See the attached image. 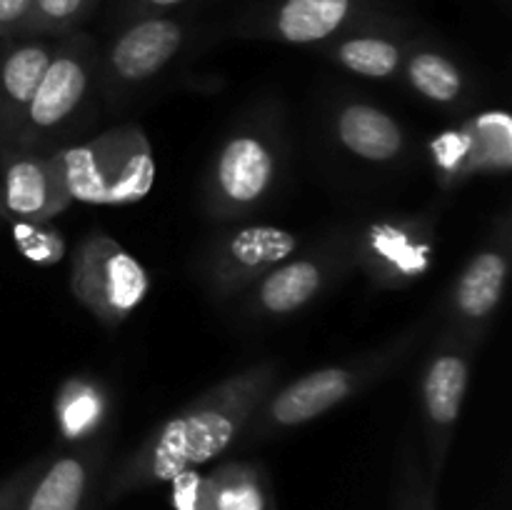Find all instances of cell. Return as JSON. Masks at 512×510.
<instances>
[{
	"label": "cell",
	"instance_id": "cell-17",
	"mask_svg": "<svg viewBox=\"0 0 512 510\" xmlns=\"http://www.w3.org/2000/svg\"><path fill=\"white\" fill-rule=\"evenodd\" d=\"M173 485L178 510H265L270 503L263 473L250 463H225L205 475L188 470Z\"/></svg>",
	"mask_w": 512,
	"mask_h": 510
},
{
	"label": "cell",
	"instance_id": "cell-12",
	"mask_svg": "<svg viewBox=\"0 0 512 510\" xmlns=\"http://www.w3.org/2000/svg\"><path fill=\"white\" fill-rule=\"evenodd\" d=\"M510 278V220L463 265L448 295V333L478 348L488 333Z\"/></svg>",
	"mask_w": 512,
	"mask_h": 510
},
{
	"label": "cell",
	"instance_id": "cell-2",
	"mask_svg": "<svg viewBox=\"0 0 512 510\" xmlns=\"http://www.w3.org/2000/svg\"><path fill=\"white\" fill-rule=\"evenodd\" d=\"M418 340L420 328H413L383 343L380 348L370 350V353L358 355V358L325 365V368L300 375L293 383L273 390L263 400L245 433L255 440H263L303 428V425L323 418L325 413L388 378L408 358Z\"/></svg>",
	"mask_w": 512,
	"mask_h": 510
},
{
	"label": "cell",
	"instance_id": "cell-19",
	"mask_svg": "<svg viewBox=\"0 0 512 510\" xmlns=\"http://www.w3.org/2000/svg\"><path fill=\"white\" fill-rule=\"evenodd\" d=\"M410 45L413 43L393 28L363 23L338 35L328 53L348 73L370 80H390L400 78Z\"/></svg>",
	"mask_w": 512,
	"mask_h": 510
},
{
	"label": "cell",
	"instance_id": "cell-24",
	"mask_svg": "<svg viewBox=\"0 0 512 510\" xmlns=\"http://www.w3.org/2000/svg\"><path fill=\"white\" fill-rule=\"evenodd\" d=\"M393 510H438V485L428 478L423 463L410 448L400 455Z\"/></svg>",
	"mask_w": 512,
	"mask_h": 510
},
{
	"label": "cell",
	"instance_id": "cell-8",
	"mask_svg": "<svg viewBox=\"0 0 512 510\" xmlns=\"http://www.w3.org/2000/svg\"><path fill=\"white\" fill-rule=\"evenodd\" d=\"M300 243V233L280 225H238L205 245L198 258V275L215 300L238 298L268 270L293 258Z\"/></svg>",
	"mask_w": 512,
	"mask_h": 510
},
{
	"label": "cell",
	"instance_id": "cell-22",
	"mask_svg": "<svg viewBox=\"0 0 512 510\" xmlns=\"http://www.w3.org/2000/svg\"><path fill=\"white\" fill-rule=\"evenodd\" d=\"M468 140L470 173H508L512 155L510 115L505 110L480 113L463 125Z\"/></svg>",
	"mask_w": 512,
	"mask_h": 510
},
{
	"label": "cell",
	"instance_id": "cell-7",
	"mask_svg": "<svg viewBox=\"0 0 512 510\" xmlns=\"http://www.w3.org/2000/svg\"><path fill=\"white\" fill-rule=\"evenodd\" d=\"M350 233H335L305 253H295L240 293V308L250 320H278L303 313L320 295L328 293L353 260Z\"/></svg>",
	"mask_w": 512,
	"mask_h": 510
},
{
	"label": "cell",
	"instance_id": "cell-21",
	"mask_svg": "<svg viewBox=\"0 0 512 510\" xmlns=\"http://www.w3.org/2000/svg\"><path fill=\"white\" fill-rule=\"evenodd\" d=\"M55 425L65 443L95 440L110 415V395L90 375H70L55 395Z\"/></svg>",
	"mask_w": 512,
	"mask_h": 510
},
{
	"label": "cell",
	"instance_id": "cell-5",
	"mask_svg": "<svg viewBox=\"0 0 512 510\" xmlns=\"http://www.w3.org/2000/svg\"><path fill=\"white\" fill-rule=\"evenodd\" d=\"M280 160V133L273 125L250 123L230 133L205 173V213L213 220L248 218L273 193Z\"/></svg>",
	"mask_w": 512,
	"mask_h": 510
},
{
	"label": "cell",
	"instance_id": "cell-15",
	"mask_svg": "<svg viewBox=\"0 0 512 510\" xmlns=\"http://www.w3.org/2000/svg\"><path fill=\"white\" fill-rule=\"evenodd\" d=\"M363 23L368 0H275L255 20L253 33L285 45H318Z\"/></svg>",
	"mask_w": 512,
	"mask_h": 510
},
{
	"label": "cell",
	"instance_id": "cell-20",
	"mask_svg": "<svg viewBox=\"0 0 512 510\" xmlns=\"http://www.w3.org/2000/svg\"><path fill=\"white\" fill-rule=\"evenodd\" d=\"M400 78L410 90L440 108H458L468 100L470 80L465 70L433 45H410Z\"/></svg>",
	"mask_w": 512,
	"mask_h": 510
},
{
	"label": "cell",
	"instance_id": "cell-27",
	"mask_svg": "<svg viewBox=\"0 0 512 510\" xmlns=\"http://www.w3.org/2000/svg\"><path fill=\"white\" fill-rule=\"evenodd\" d=\"M33 0H0V40L23 38Z\"/></svg>",
	"mask_w": 512,
	"mask_h": 510
},
{
	"label": "cell",
	"instance_id": "cell-18",
	"mask_svg": "<svg viewBox=\"0 0 512 510\" xmlns=\"http://www.w3.org/2000/svg\"><path fill=\"white\" fill-rule=\"evenodd\" d=\"M333 135L343 150L368 163H393L408 145L398 120L365 100H345L335 110Z\"/></svg>",
	"mask_w": 512,
	"mask_h": 510
},
{
	"label": "cell",
	"instance_id": "cell-14",
	"mask_svg": "<svg viewBox=\"0 0 512 510\" xmlns=\"http://www.w3.org/2000/svg\"><path fill=\"white\" fill-rule=\"evenodd\" d=\"M105 468V440L78 443L45 458L25 488L18 510H93Z\"/></svg>",
	"mask_w": 512,
	"mask_h": 510
},
{
	"label": "cell",
	"instance_id": "cell-13",
	"mask_svg": "<svg viewBox=\"0 0 512 510\" xmlns=\"http://www.w3.org/2000/svg\"><path fill=\"white\" fill-rule=\"evenodd\" d=\"M58 155L33 150L0 153V215L13 223H50L70 208Z\"/></svg>",
	"mask_w": 512,
	"mask_h": 510
},
{
	"label": "cell",
	"instance_id": "cell-9",
	"mask_svg": "<svg viewBox=\"0 0 512 510\" xmlns=\"http://www.w3.org/2000/svg\"><path fill=\"white\" fill-rule=\"evenodd\" d=\"M473 355L475 348L445 330L420 373V410H423V433L428 448L425 473L435 485L440 483L458 430L460 410L470 388Z\"/></svg>",
	"mask_w": 512,
	"mask_h": 510
},
{
	"label": "cell",
	"instance_id": "cell-10",
	"mask_svg": "<svg viewBox=\"0 0 512 510\" xmlns=\"http://www.w3.org/2000/svg\"><path fill=\"white\" fill-rule=\"evenodd\" d=\"M355 268L378 288L418 283L435 265V225L428 215H385L353 238Z\"/></svg>",
	"mask_w": 512,
	"mask_h": 510
},
{
	"label": "cell",
	"instance_id": "cell-25",
	"mask_svg": "<svg viewBox=\"0 0 512 510\" xmlns=\"http://www.w3.org/2000/svg\"><path fill=\"white\" fill-rule=\"evenodd\" d=\"M15 243L23 250L25 258L33 263L50 265L58 263L65 255V240L58 230L48 228V223H15Z\"/></svg>",
	"mask_w": 512,
	"mask_h": 510
},
{
	"label": "cell",
	"instance_id": "cell-23",
	"mask_svg": "<svg viewBox=\"0 0 512 510\" xmlns=\"http://www.w3.org/2000/svg\"><path fill=\"white\" fill-rule=\"evenodd\" d=\"M98 0H33L25 35L35 38H63L88 20Z\"/></svg>",
	"mask_w": 512,
	"mask_h": 510
},
{
	"label": "cell",
	"instance_id": "cell-16",
	"mask_svg": "<svg viewBox=\"0 0 512 510\" xmlns=\"http://www.w3.org/2000/svg\"><path fill=\"white\" fill-rule=\"evenodd\" d=\"M58 38L0 40V153L15 150L25 110L53 58Z\"/></svg>",
	"mask_w": 512,
	"mask_h": 510
},
{
	"label": "cell",
	"instance_id": "cell-29",
	"mask_svg": "<svg viewBox=\"0 0 512 510\" xmlns=\"http://www.w3.org/2000/svg\"><path fill=\"white\" fill-rule=\"evenodd\" d=\"M265 510H275V505L268 503V505H265Z\"/></svg>",
	"mask_w": 512,
	"mask_h": 510
},
{
	"label": "cell",
	"instance_id": "cell-28",
	"mask_svg": "<svg viewBox=\"0 0 512 510\" xmlns=\"http://www.w3.org/2000/svg\"><path fill=\"white\" fill-rule=\"evenodd\" d=\"M185 0H125L123 15L128 20L145 18V15H165L168 10L178 8Z\"/></svg>",
	"mask_w": 512,
	"mask_h": 510
},
{
	"label": "cell",
	"instance_id": "cell-3",
	"mask_svg": "<svg viewBox=\"0 0 512 510\" xmlns=\"http://www.w3.org/2000/svg\"><path fill=\"white\" fill-rule=\"evenodd\" d=\"M65 190L73 203L133 205L155 185L153 145L140 125L113 130L55 150Z\"/></svg>",
	"mask_w": 512,
	"mask_h": 510
},
{
	"label": "cell",
	"instance_id": "cell-11",
	"mask_svg": "<svg viewBox=\"0 0 512 510\" xmlns=\"http://www.w3.org/2000/svg\"><path fill=\"white\" fill-rule=\"evenodd\" d=\"M185 38V25L170 15L128 20L108 48L98 53V85L110 100L143 88L178 58Z\"/></svg>",
	"mask_w": 512,
	"mask_h": 510
},
{
	"label": "cell",
	"instance_id": "cell-4",
	"mask_svg": "<svg viewBox=\"0 0 512 510\" xmlns=\"http://www.w3.org/2000/svg\"><path fill=\"white\" fill-rule=\"evenodd\" d=\"M98 85V50L88 33L55 40L53 58L25 110L15 150L53 153V145L68 138Z\"/></svg>",
	"mask_w": 512,
	"mask_h": 510
},
{
	"label": "cell",
	"instance_id": "cell-6",
	"mask_svg": "<svg viewBox=\"0 0 512 510\" xmlns=\"http://www.w3.org/2000/svg\"><path fill=\"white\" fill-rule=\"evenodd\" d=\"M150 290L145 265L108 233H88L70 258V293L105 328L130 318Z\"/></svg>",
	"mask_w": 512,
	"mask_h": 510
},
{
	"label": "cell",
	"instance_id": "cell-1",
	"mask_svg": "<svg viewBox=\"0 0 512 510\" xmlns=\"http://www.w3.org/2000/svg\"><path fill=\"white\" fill-rule=\"evenodd\" d=\"M278 383V363L260 360L195 395L185 408L155 425L143 443L100 488V505H113L150 485L173 483L223 455L248 430Z\"/></svg>",
	"mask_w": 512,
	"mask_h": 510
},
{
	"label": "cell",
	"instance_id": "cell-26",
	"mask_svg": "<svg viewBox=\"0 0 512 510\" xmlns=\"http://www.w3.org/2000/svg\"><path fill=\"white\" fill-rule=\"evenodd\" d=\"M45 458H48V455H40V458L20 465L15 473H10L8 478L0 480V510H18V503L20 498H23L25 488H28L30 480L35 478V473H38L40 465L45 463Z\"/></svg>",
	"mask_w": 512,
	"mask_h": 510
}]
</instances>
